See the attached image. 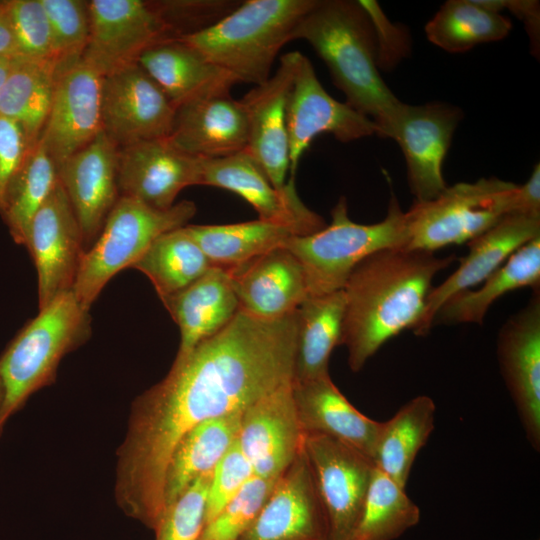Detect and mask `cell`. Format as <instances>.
<instances>
[{"instance_id": "obj_1", "label": "cell", "mask_w": 540, "mask_h": 540, "mask_svg": "<svg viewBox=\"0 0 540 540\" xmlns=\"http://www.w3.org/2000/svg\"><path fill=\"white\" fill-rule=\"evenodd\" d=\"M296 328V311L266 320L239 310L133 401L115 482L116 502L127 516L154 530L180 440L198 424L243 411L293 382Z\"/></svg>"}, {"instance_id": "obj_2", "label": "cell", "mask_w": 540, "mask_h": 540, "mask_svg": "<svg viewBox=\"0 0 540 540\" xmlns=\"http://www.w3.org/2000/svg\"><path fill=\"white\" fill-rule=\"evenodd\" d=\"M454 260V255L394 248L375 252L354 268L342 289L340 341L353 372L360 371L389 339L417 326L433 278Z\"/></svg>"}, {"instance_id": "obj_3", "label": "cell", "mask_w": 540, "mask_h": 540, "mask_svg": "<svg viewBox=\"0 0 540 540\" xmlns=\"http://www.w3.org/2000/svg\"><path fill=\"white\" fill-rule=\"evenodd\" d=\"M326 64L346 103L371 119L384 134L401 104L379 72L373 23L359 1L316 0L294 28Z\"/></svg>"}, {"instance_id": "obj_4", "label": "cell", "mask_w": 540, "mask_h": 540, "mask_svg": "<svg viewBox=\"0 0 540 540\" xmlns=\"http://www.w3.org/2000/svg\"><path fill=\"white\" fill-rule=\"evenodd\" d=\"M316 0H246L214 25L178 37L237 82H266L281 48Z\"/></svg>"}, {"instance_id": "obj_5", "label": "cell", "mask_w": 540, "mask_h": 540, "mask_svg": "<svg viewBox=\"0 0 540 540\" xmlns=\"http://www.w3.org/2000/svg\"><path fill=\"white\" fill-rule=\"evenodd\" d=\"M91 335L90 313L72 290L39 309L0 357V435L7 420L33 393L55 381L63 357L86 343Z\"/></svg>"}, {"instance_id": "obj_6", "label": "cell", "mask_w": 540, "mask_h": 540, "mask_svg": "<svg viewBox=\"0 0 540 540\" xmlns=\"http://www.w3.org/2000/svg\"><path fill=\"white\" fill-rule=\"evenodd\" d=\"M407 241L406 214L394 194L386 217L368 225L350 219L342 196L331 210L329 225L312 234L293 235L284 247L302 265L310 296L342 290L362 260L381 250L405 248Z\"/></svg>"}, {"instance_id": "obj_7", "label": "cell", "mask_w": 540, "mask_h": 540, "mask_svg": "<svg viewBox=\"0 0 540 540\" xmlns=\"http://www.w3.org/2000/svg\"><path fill=\"white\" fill-rule=\"evenodd\" d=\"M196 211L189 200L158 210L120 196L81 261L72 291L82 307L90 311L113 276L132 267L158 236L187 225Z\"/></svg>"}, {"instance_id": "obj_8", "label": "cell", "mask_w": 540, "mask_h": 540, "mask_svg": "<svg viewBox=\"0 0 540 540\" xmlns=\"http://www.w3.org/2000/svg\"><path fill=\"white\" fill-rule=\"evenodd\" d=\"M518 185L495 177L459 182L432 200L414 201L405 212L408 241L404 249L434 252L468 243L511 215Z\"/></svg>"}, {"instance_id": "obj_9", "label": "cell", "mask_w": 540, "mask_h": 540, "mask_svg": "<svg viewBox=\"0 0 540 540\" xmlns=\"http://www.w3.org/2000/svg\"><path fill=\"white\" fill-rule=\"evenodd\" d=\"M90 33L81 60L102 77L138 63L154 44L174 38L156 1H88Z\"/></svg>"}, {"instance_id": "obj_10", "label": "cell", "mask_w": 540, "mask_h": 540, "mask_svg": "<svg viewBox=\"0 0 540 540\" xmlns=\"http://www.w3.org/2000/svg\"><path fill=\"white\" fill-rule=\"evenodd\" d=\"M293 52V79L286 108L292 181L301 157L316 136L326 133L338 141L351 142L378 135L371 119L329 95L311 61L299 51Z\"/></svg>"}, {"instance_id": "obj_11", "label": "cell", "mask_w": 540, "mask_h": 540, "mask_svg": "<svg viewBox=\"0 0 540 540\" xmlns=\"http://www.w3.org/2000/svg\"><path fill=\"white\" fill-rule=\"evenodd\" d=\"M462 118V110L447 103H402L386 130L384 137L396 141L404 154L416 202L432 200L446 189L442 166Z\"/></svg>"}, {"instance_id": "obj_12", "label": "cell", "mask_w": 540, "mask_h": 540, "mask_svg": "<svg viewBox=\"0 0 540 540\" xmlns=\"http://www.w3.org/2000/svg\"><path fill=\"white\" fill-rule=\"evenodd\" d=\"M304 451L328 519L329 540H351L375 468L373 461L318 433L305 434Z\"/></svg>"}, {"instance_id": "obj_13", "label": "cell", "mask_w": 540, "mask_h": 540, "mask_svg": "<svg viewBox=\"0 0 540 540\" xmlns=\"http://www.w3.org/2000/svg\"><path fill=\"white\" fill-rule=\"evenodd\" d=\"M175 111L163 90L138 63L103 77L102 131L118 147L167 138Z\"/></svg>"}, {"instance_id": "obj_14", "label": "cell", "mask_w": 540, "mask_h": 540, "mask_svg": "<svg viewBox=\"0 0 540 540\" xmlns=\"http://www.w3.org/2000/svg\"><path fill=\"white\" fill-rule=\"evenodd\" d=\"M25 246L37 271L41 309L73 289L86 252L79 222L60 180L34 215Z\"/></svg>"}, {"instance_id": "obj_15", "label": "cell", "mask_w": 540, "mask_h": 540, "mask_svg": "<svg viewBox=\"0 0 540 540\" xmlns=\"http://www.w3.org/2000/svg\"><path fill=\"white\" fill-rule=\"evenodd\" d=\"M197 185L234 192L255 209L258 219L291 227L297 235L312 234L327 225L301 201L295 183L285 190L276 189L246 150L220 158L199 159Z\"/></svg>"}, {"instance_id": "obj_16", "label": "cell", "mask_w": 540, "mask_h": 540, "mask_svg": "<svg viewBox=\"0 0 540 540\" xmlns=\"http://www.w3.org/2000/svg\"><path fill=\"white\" fill-rule=\"evenodd\" d=\"M509 317L498 332L500 371L515 404L526 438L540 448V291Z\"/></svg>"}, {"instance_id": "obj_17", "label": "cell", "mask_w": 540, "mask_h": 540, "mask_svg": "<svg viewBox=\"0 0 540 540\" xmlns=\"http://www.w3.org/2000/svg\"><path fill=\"white\" fill-rule=\"evenodd\" d=\"M239 540H329L328 519L304 446Z\"/></svg>"}, {"instance_id": "obj_18", "label": "cell", "mask_w": 540, "mask_h": 540, "mask_svg": "<svg viewBox=\"0 0 540 540\" xmlns=\"http://www.w3.org/2000/svg\"><path fill=\"white\" fill-rule=\"evenodd\" d=\"M292 383L244 410L237 443L257 477L277 480L304 446Z\"/></svg>"}, {"instance_id": "obj_19", "label": "cell", "mask_w": 540, "mask_h": 540, "mask_svg": "<svg viewBox=\"0 0 540 540\" xmlns=\"http://www.w3.org/2000/svg\"><path fill=\"white\" fill-rule=\"evenodd\" d=\"M294 52L281 56L270 78L255 86L240 100L248 123L246 151L258 163L271 184L285 190L294 181L290 173V150L286 108L292 86Z\"/></svg>"}, {"instance_id": "obj_20", "label": "cell", "mask_w": 540, "mask_h": 540, "mask_svg": "<svg viewBox=\"0 0 540 540\" xmlns=\"http://www.w3.org/2000/svg\"><path fill=\"white\" fill-rule=\"evenodd\" d=\"M102 80L82 60L59 72L51 109L39 137L57 169L102 131Z\"/></svg>"}, {"instance_id": "obj_21", "label": "cell", "mask_w": 540, "mask_h": 540, "mask_svg": "<svg viewBox=\"0 0 540 540\" xmlns=\"http://www.w3.org/2000/svg\"><path fill=\"white\" fill-rule=\"evenodd\" d=\"M199 159L176 149L167 138L118 149L119 195L158 210L171 208L186 187L197 185Z\"/></svg>"}, {"instance_id": "obj_22", "label": "cell", "mask_w": 540, "mask_h": 540, "mask_svg": "<svg viewBox=\"0 0 540 540\" xmlns=\"http://www.w3.org/2000/svg\"><path fill=\"white\" fill-rule=\"evenodd\" d=\"M119 147L101 131L58 168L59 180L79 222L86 251L119 199Z\"/></svg>"}, {"instance_id": "obj_23", "label": "cell", "mask_w": 540, "mask_h": 540, "mask_svg": "<svg viewBox=\"0 0 540 540\" xmlns=\"http://www.w3.org/2000/svg\"><path fill=\"white\" fill-rule=\"evenodd\" d=\"M539 236L540 218L511 214L470 240L468 253L459 260L458 268L431 288L414 334L427 335L438 310L449 298L481 284L520 247Z\"/></svg>"}, {"instance_id": "obj_24", "label": "cell", "mask_w": 540, "mask_h": 540, "mask_svg": "<svg viewBox=\"0 0 540 540\" xmlns=\"http://www.w3.org/2000/svg\"><path fill=\"white\" fill-rule=\"evenodd\" d=\"M226 271L239 310L256 318L290 315L309 296L303 267L284 246Z\"/></svg>"}, {"instance_id": "obj_25", "label": "cell", "mask_w": 540, "mask_h": 540, "mask_svg": "<svg viewBox=\"0 0 540 540\" xmlns=\"http://www.w3.org/2000/svg\"><path fill=\"white\" fill-rule=\"evenodd\" d=\"M168 141L197 159L225 157L243 151L248 123L240 100L230 93L202 97L176 108Z\"/></svg>"}, {"instance_id": "obj_26", "label": "cell", "mask_w": 540, "mask_h": 540, "mask_svg": "<svg viewBox=\"0 0 540 540\" xmlns=\"http://www.w3.org/2000/svg\"><path fill=\"white\" fill-rule=\"evenodd\" d=\"M292 393L305 434L330 436L373 461L382 422L358 411L340 392L330 375L292 382Z\"/></svg>"}, {"instance_id": "obj_27", "label": "cell", "mask_w": 540, "mask_h": 540, "mask_svg": "<svg viewBox=\"0 0 540 540\" xmlns=\"http://www.w3.org/2000/svg\"><path fill=\"white\" fill-rule=\"evenodd\" d=\"M138 64L163 90L175 109L202 97L230 93L238 83L179 38H168L149 47Z\"/></svg>"}, {"instance_id": "obj_28", "label": "cell", "mask_w": 540, "mask_h": 540, "mask_svg": "<svg viewBox=\"0 0 540 540\" xmlns=\"http://www.w3.org/2000/svg\"><path fill=\"white\" fill-rule=\"evenodd\" d=\"M160 300L179 327L176 357L188 354L200 342L219 332L239 311L228 273L218 267Z\"/></svg>"}, {"instance_id": "obj_29", "label": "cell", "mask_w": 540, "mask_h": 540, "mask_svg": "<svg viewBox=\"0 0 540 540\" xmlns=\"http://www.w3.org/2000/svg\"><path fill=\"white\" fill-rule=\"evenodd\" d=\"M345 297L343 290L308 296L297 308L293 382L329 375V359L340 345Z\"/></svg>"}, {"instance_id": "obj_30", "label": "cell", "mask_w": 540, "mask_h": 540, "mask_svg": "<svg viewBox=\"0 0 540 540\" xmlns=\"http://www.w3.org/2000/svg\"><path fill=\"white\" fill-rule=\"evenodd\" d=\"M243 412L208 419L180 440L166 469L164 510L198 477L215 468L236 440Z\"/></svg>"}, {"instance_id": "obj_31", "label": "cell", "mask_w": 540, "mask_h": 540, "mask_svg": "<svg viewBox=\"0 0 540 540\" xmlns=\"http://www.w3.org/2000/svg\"><path fill=\"white\" fill-rule=\"evenodd\" d=\"M540 236L524 244L477 289L449 298L438 310L433 324L442 322L483 324L491 305L504 294L523 287L539 288Z\"/></svg>"}, {"instance_id": "obj_32", "label": "cell", "mask_w": 540, "mask_h": 540, "mask_svg": "<svg viewBox=\"0 0 540 540\" xmlns=\"http://www.w3.org/2000/svg\"><path fill=\"white\" fill-rule=\"evenodd\" d=\"M58 74L54 60L15 56L0 93V116L16 122L32 144L47 121Z\"/></svg>"}, {"instance_id": "obj_33", "label": "cell", "mask_w": 540, "mask_h": 540, "mask_svg": "<svg viewBox=\"0 0 540 540\" xmlns=\"http://www.w3.org/2000/svg\"><path fill=\"white\" fill-rule=\"evenodd\" d=\"M435 403L414 397L382 422L373 462L377 469L406 487L412 465L434 429Z\"/></svg>"}, {"instance_id": "obj_34", "label": "cell", "mask_w": 540, "mask_h": 540, "mask_svg": "<svg viewBox=\"0 0 540 540\" xmlns=\"http://www.w3.org/2000/svg\"><path fill=\"white\" fill-rule=\"evenodd\" d=\"M214 267L229 270L274 248L284 246L297 235L291 227L257 219L222 224L185 226Z\"/></svg>"}, {"instance_id": "obj_35", "label": "cell", "mask_w": 540, "mask_h": 540, "mask_svg": "<svg viewBox=\"0 0 540 540\" xmlns=\"http://www.w3.org/2000/svg\"><path fill=\"white\" fill-rule=\"evenodd\" d=\"M185 226L158 236L132 266L147 276L160 299L184 289L214 267Z\"/></svg>"}, {"instance_id": "obj_36", "label": "cell", "mask_w": 540, "mask_h": 540, "mask_svg": "<svg viewBox=\"0 0 540 540\" xmlns=\"http://www.w3.org/2000/svg\"><path fill=\"white\" fill-rule=\"evenodd\" d=\"M58 180L57 166L38 139L11 179L0 211L17 244L25 246L31 221Z\"/></svg>"}, {"instance_id": "obj_37", "label": "cell", "mask_w": 540, "mask_h": 540, "mask_svg": "<svg viewBox=\"0 0 540 540\" xmlns=\"http://www.w3.org/2000/svg\"><path fill=\"white\" fill-rule=\"evenodd\" d=\"M512 28L509 18L481 6L476 0H448L425 25L427 39L449 53L505 38Z\"/></svg>"}, {"instance_id": "obj_38", "label": "cell", "mask_w": 540, "mask_h": 540, "mask_svg": "<svg viewBox=\"0 0 540 540\" xmlns=\"http://www.w3.org/2000/svg\"><path fill=\"white\" fill-rule=\"evenodd\" d=\"M419 520L405 487L375 467L351 540H395Z\"/></svg>"}, {"instance_id": "obj_39", "label": "cell", "mask_w": 540, "mask_h": 540, "mask_svg": "<svg viewBox=\"0 0 540 540\" xmlns=\"http://www.w3.org/2000/svg\"><path fill=\"white\" fill-rule=\"evenodd\" d=\"M50 22L58 71L81 60L90 33L88 1L41 0Z\"/></svg>"}, {"instance_id": "obj_40", "label": "cell", "mask_w": 540, "mask_h": 540, "mask_svg": "<svg viewBox=\"0 0 540 540\" xmlns=\"http://www.w3.org/2000/svg\"><path fill=\"white\" fill-rule=\"evenodd\" d=\"M277 480L253 476L240 492L205 524L199 540H239L257 516Z\"/></svg>"}, {"instance_id": "obj_41", "label": "cell", "mask_w": 540, "mask_h": 540, "mask_svg": "<svg viewBox=\"0 0 540 540\" xmlns=\"http://www.w3.org/2000/svg\"><path fill=\"white\" fill-rule=\"evenodd\" d=\"M212 471L198 477L168 507L155 528V540H199L206 519Z\"/></svg>"}, {"instance_id": "obj_42", "label": "cell", "mask_w": 540, "mask_h": 540, "mask_svg": "<svg viewBox=\"0 0 540 540\" xmlns=\"http://www.w3.org/2000/svg\"><path fill=\"white\" fill-rule=\"evenodd\" d=\"M16 56L54 60L50 22L41 0H5ZM55 61V60H54Z\"/></svg>"}, {"instance_id": "obj_43", "label": "cell", "mask_w": 540, "mask_h": 540, "mask_svg": "<svg viewBox=\"0 0 540 540\" xmlns=\"http://www.w3.org/2000/svg\"><path fill=\"white\" fill-rule=\"evenodd\" d=\"M240 3L234 0L156 1L174 38L191 35L214 25Z\"/></svg>"}, {"instance_id": "obj_44", "label": "cell", "mask_w": 540, "mask_h": 540, "mask_svg": "<svg viewBox=\"0 0 540 540\" xmlns=\"http://www.w3.org/2000/svg\"><path fill=\"white\" fill-rule=\"evenodd\" d=\"M253 476L252 466L235 440L213 469L207 494L205 524L211 521Z\"/></svg>"}, {"instance_id": "obj_45", "label": "cell", "mask_w": 540, "mask_h": 540, "mask_svg": "<svg viewBox=\"0 0 540 540\" xmlns=\"http://www.w3.org/2000/svg\"><path fill=\"white\" fill-rule=\"evenodd\" d=\"M33 145L16 122L0 116V211L7 187Z\"/></svg>"}, {"instance_id": "obj_46", "label": "cell", "mask_w": 540, "mask_h": 540, "mask_svg": "<svg viewBox=\"0 0 540 540\" xmlns=\"http://www.w3.org/2000/svg\"><path fill=\"white\" fill-rule=\"evenodd\" d=\"M481 6L501 13L508 9L520 20L527 28L530 41L536 50L539 46V2L533 0H476Z\"/></svg>"}, {"instance_id": "obj_47", "label": "cell", "mask_w": 540, "mask_h": 540, "mask_svg": "<svg viewBox=\"0 0 540 540\" xmlns=\"http://www.w3.org/2000/svg\"><path fill=\"white\" fill-rule=\"evenodd\" d=\"M540 218V165L537 163L529 177L518 186L513 199L512 213Z\"/></svg>"}, {"instance_id": "obj_48", "label": "cell", "mask_w": 540, "mask_h": 540, "mask_svg": "<svg viewBox=\"0 0 540 540\" xmlns=\"http://www.w3.org/2000/svg\"><path fill=\"white\" fill-rule=\"evenodd\" d=\"M16 55V43L11 21L5 6V1H0V56Z\"/></svg>"}, {"instance_id": "obj_49", "label": "cell", "mask_w": 540, "mask_h": 540, "mask_svg": "<svg viewBox=\"0 0 540 540\" xmlns=\"http://www.w3.org/2000/svg\"><path fill=\"white\" fill-rule=\"evenodd\" d=\"M15 56H0V93L11 71Z\"/></svg>"}, {"instance_id": "obj_50", "label": "cell", "mask_w": 540, "mask_h": 540, "mask_svg": "<svg viewBox=\"0 0 540 540\" xmlns=\"http://www.w3.org/2000/svg\"><path fill=\"white\" fill-rule=\"evenodd\" d=\"M2 401H3V387L0 381V407H1Z\"/></svg>"}]
</instances>
